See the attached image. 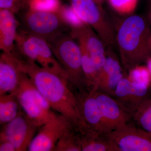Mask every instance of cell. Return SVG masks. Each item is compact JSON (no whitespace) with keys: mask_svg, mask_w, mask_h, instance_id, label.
<instances>
[{"mask_svg":"<svg viewBox=\"0 0 151 151\" xmlns=\"http://www.w3.org/2000/svg\"><path fill=\"white\" fill-rule=\"evenodd\" d=\"M14 55L20 70L28 76L55 112L66 117L79 133L91 129L81 118L75 92L66 75Z\"/></svg>","mask_w":151,"mask_h":151,"instance_id":"obj_1","label":"cell"},{"mask_svg":"<svg viewBox=\"0 0 151 151\" xmlns=\"http://www.w3.org/2000/svg\"><path fill=\"white\" fill-rule=\"evenodd\" d=\"M58 6L40 8L29 6L16 14L19 28L48 42L65 33H70L74 24L82 22L68 17Z\"/></svg>","mask_w":151,"mask_h":151,"instance_id":"obj_2","label":"cell"},{"mask_svg":"<svg viewBox=\"0 0 151 151\" xmlns=\"http://www.w3.org/2000/svg\"><path fill=\"white\" fill-rule=\"evenodd\" d=\"M116 40L126 70L129 71L150 58L147 27L141 17L132 16L126 19L119 28Z\"/></svg>","mask_w":151,"mask_h":151,"instance_id":"obj_3","label":"cell"},{"mask_svg":"<svg viewBox=\"0 0 151 151\" xmlns=\"http://www.w3.org/2000/svg\"><path fill=\"white\" fill-rule=\"evenodd\" d=\"M47 43L66 73L72 88L76 91H87L82 68L81 48L71 33L62 34Z\"/></svg>","mask_w":151,"mask_h":151,"instance_id":"obj_4","label":"cell"},{"mask_svg":"<svg viewBox=\"0 0 151 151\" xmlns=\"http://www.w3.org/2000/svg\"><path fill=\"white\" fill-rule=\"evenodd\" d=\"M18 88L14 93L22 111L39 128L54 119L58 114L33 83L21 71Z\"/></svg>","mask_w":151,"mask_h":151,"instance_id":"obj_5","label":"cell"},{"mask_svg":"<svg viewBox=\"0 0 151 151\" xmlns=\"http://www.w3.org/2000/svg\"><path fill=\"white\" fill-rule=\"evenodd\" d=\"M12 53L35 63L42 67L66 76L46 41L29 34L19 28L15 41V48Z\"/></svg>","mask_w":151,"mask_h":151,"instance_id":"obj_6","label":"cell"},{"mask_svg":"<svg viewBox=\"0 0 151 151\" xmlns=\"http://www.w3.org/2000/svg\"><path fill=\"white\" fill-rule=\"evenodd\" d=\"M67 1L76 15L96 32L105 45L114 44L116 38L113 29L103 17L101 8L94 0Z\"/></svg>","mask_w":151,"mask_h":151,"instance_id":"obj_7","label":"cell"},{"mask_svg":"<svg viewBox=\"0 0 151 151\" xmlns=\"http://www.w3.org/2000/svg\"><path fill=\"white\" fill-rule=\"evenodd\" d=\"M2 126L0 140L10 142L16 151L28 150L39 129L22 109L15 118Z\"/></svg>","mask_w":151,"mask_h":151,"instance_id":"obj_8","label":"cell"},{"mask_svg":"<svg viewBox=\"0 0 151 151\" xmlns=\"http://www.w3.org/2000/svg\"><path fill=\"white\" fill-rule=\"evenodd\" d=\"M116 151H151V135L126 124L105 135Z\"/></svg>","mask_w":151,"mask_h":151,"instance_id":"obj_9","label":"cell"},{"mask_svg":"<svg viewBox=\"0 0 151 151\" xmlns=\"http://www.w3.org/2000/svg\"><path fill=\"white\" fill-rule=\"evenodd\" d=\"M72 127L74 126L66 117L58 114L54 119L40 128L28 150L54 151L60 138Z\"/></svg>","mask_w":151,"mask_h":151,"instance_id":"obj_10","label":"cell"},{"mask_svg":"<svg viewBox=\"0 0 151 151\" xmlns=\"http://www.w3.org/2000/svg\"><path fill=\"white\" fill-rule=\"evenodd\" d=\"M149 86L124 78L118 84L114 97L125 112L132 117L140 104L147 98Z\"/></svg>","mask_w":151,"mask_h":151,"instance_id":"obj_11","label":"cell"},{"mask_svg":"<svg viewBox=\"0 0 151 151\" xmlns=\"http://www.w3.org/2000/svg\"><path fill=\"white\" fill-rule=\"evenodd\" d=\"M74 91L79 113L84 123L91 129L99 134L101 136L107 134L108 132L93 92Z\"/></svg>","mask_w":151,"mask_h":151,"instance_id":"obj_12","label":"cell"},{"mask_svg":"<svg viewBox=\"0 0 151 151\" xmlns=\"http://www.w3.org/2000/svg\"><path fill=\"white\" fill-rule=\"evenodd\" d=\"M93 92L108 133L127 124L131 117L125 112L116 99L100 91Z\"/></svg>","mask_w":151,"mask_h":151,"instance_id":"obj_13","label":"cell"},{"mask_svg":"<svg viewBox=\"0 0 151 151\" xmlns=\"http://www.w3.org/2000/svg\"><path fill=\"white\" fill-rule=\"evenodd\" d=\"M21 70L15 57L2 52L0 56V95L14 94L20 81Z\"/></svg>","mask_w":151,"mask_h":151,"instance_id":"obj_14","label":"cell"},{"mask_svg":"<svg viewBox=\"0 0 151 151\" xmlns=\"http://www.w3.org/2000/svg\"><path fill=\"white\" fill-rule=\"evenodd\" d=\"M19 26L15 14L0 9V49L2 52L12 53L14 51Z\"/></svg>","mask_w":151,"mask_h":151,"instance_id":"obj_15","label":"cell"},{"mask_svg":"<svg viewBox=\"0 0 151 151\" xmlns=\"http://www.w3.org/2000/svg\"><path fill=\"white\" fill-rule=\"evenodd\" d=\"M79 135L82 151H116L105 136H101L94 131Z\"/></svg>","mask_w":151,"mask_h":151,"instance_id":"obj_16","label":"cell"},{"mask_svg":"<svg viewBox=\"0 0 151 151\" xmlns=\"http://www.w3.org/2000/svg\"><path fill=\"white\" fill-rule=\"evenodd\" d=\"M76 41L81 48L82 68L86 80V90L89 92H95L97 91L98 86V72L84 43L81 41Z\"/></svg>","mask_w":151,"mask_h":151,"instance_id":"obj_17","label":"cell"},{"mask_svg":"<svg viewBox=\"0 0 151 151\" xmlns=\"http://www.w3.org/2000/svg\"><path fill=\"white\" fill-rule=\"evenodd\" d=\"M14 94L0 95V124L4 125L15 118L21 110Z\"/></svg>","mask_w":151,"mask_h":151,"instance_id":"obj_18","label":"cell"},{"mask_svg":"<svg viewBox=\"0 0 151 151\" xmlns=\"http://www.w3.org/2000/svg\"><path fill=\"white\" fill-rule=\"evenodd\" d=\"M54 151H81L80 135L75 127H71L63 134L57 143Z\"/></svg>","mask_w":151,"mask_h":151,"instance_id":"obj_19","label":"cell"},{"mask_svg":"<svg viewBox=\"0 0 151 151\" xmlns=\"http://www.w3.org/2000/svg\"><path fill=\"white\" fill-rule=\"evenodd\" d=\"M132 117L141 129L151 135V100H143Z\"/></svg>","mask_w":151,"mask_h":151,"instance_id":"obj_20","label":"cell"},{"mask_svg":"<svg viewBox=\"0 0 151 151\" xmlns=\"http://www.w3.org/2000/svg\"><path fill=\"white\" fill-rule=\"evenodd\" d=\"M123 77L122 70L109 74L99 83L97 91L114 97L116 88Z\"/></svg>","mask_w":151,"mask_h":151,"instance_id":"obj_21","label":"cell"},{"mask_svg":"<svg viewBox=\"0 0 151 151\" xmlns=\"http://www.w3.org/2000/svg\"><path fill=\"white\" fill-rule=\"evenodd\" d=\"M120 70H122V67L119 60L113 53L109 52L106 55L105 63L98 74V86L100 81L107 76Z\"/></svg>","mask_w":151,"mask_h":151,"instance_id":"obj_22","label":"cell"},{"mask_svg":"<svg viewBox=\"0 0 151 151\" xmlns=\"http://www.w3.org/2000/svg\"><path fill=\"white\" fill-rule=\"evenodd\" d=\"M129 78L132 82L149 86L151 81L150 75L147 68L140 65L129 70Z\"/></svg>","mask_w":151,"mask_h":151,"instance_id":"obj_23","label":"cell"},{"mask_svg":"<svg viewBox=\"0 0 151 151\" xmlns=\"http://www.w3.org/2000/svg\"><path fill=\"white\" fill-rule=\"evenodd\" d=\"M114 9L123 14H129L134 10L138 0H108Z\"/></svg>","mask_w":151,"mask_h":151,"instance_id":"obj_24","label":"cell"},{"mask_svg":"<svg viewBox=\"0 0 151 151\" xmlns=\"http://www.w3.org/2000/svg\"><path fill=\"white\" fill-rule=\"evenodd\" d=\"M29 6V0H0V9L7 10L15 14Z\"/></svg>","mask_w":151,"mask_h":151,"instance_id":"obj_25","label":"cell"},{"mask_svg":"<svg viewBox=\"0 0 151 151\" xmlns=\"http://www.w3.org/2000/svg\"><path fill=\"white\" fill-rule=\"evenodd\" d=\"M0 151H16L12 143L6 140H0Z\"/></svg>","mask_w":151,"mask_h":151,"instance_id":"obj_26","label":"cell"},{"mask_svg":"<svg viewBox=\"0 0 151 151\" xmlns=\"http://www.w3.org/2000/svg\"><path fill=\"white\" fill-rule=\"evenodd\" d=\"M147 68L148 69L151 78V57L148 59V60H147Z\"/></svg>","mask_w":151,"mask_h":151,"instance_id":"obj_27","label":"cell"},{"mask_svg":"<svg viewBox=\"0 0 151 151\" xmlns=\"http://www.w3.org/2000/svg\"><path fill=\"white\" fill-rule=\"evenodd\" d=\"M94 1L100 7L102 4H103V2L104 1V0H94Z\"/></svg>","mask_w":151,"mask_h":151,"instance_id":"obj_28","label":"cell"},{"mask_svg":"<svg viewBox=\"0 0 151 151\" xmlns=\"http://www.w3.org/2000/svg\"></svg>","mask_w":151,"mask_h":151,"instance_id":"obj_29","label":"cell"}]
</instances>
